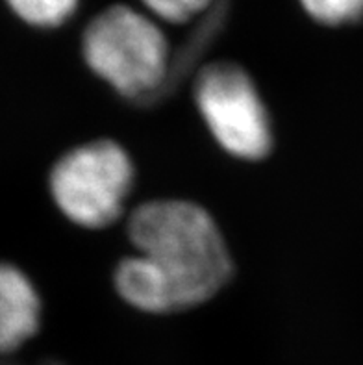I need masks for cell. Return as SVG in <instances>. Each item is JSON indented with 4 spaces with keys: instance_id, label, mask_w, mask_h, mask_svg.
I'll return each instance as SVG.
<instances>
[{
    "instance_id": "1",
    "label": "cell",
    "mask_w": 363,
    "mask_h": 365,
    "mask_svg": "<svg viewBox=\"0 0 363 365\" xmlns=\"http://www.w3.org/2000/svg\"><path fill=\"white\" fill-rule=\"evenodd\" d=\"M128 252L111 282L124 304L150 317H175L215 301L235 274L225 234L203 204L148 199L130 206Z\"/></svg>"
},
{
    "instance_id": "5",
    "label": "cell",
    "mask_w": 363,
    "mask_h": 365,
    "mask_svg": "<svg viewBox=\"0 0 363 365\" xmlns=\"http://www.w3.org/2000/svg\"><path fill=\"white\" fill-rule=\"evenodd\" d=\"M45 304L34 278L0 259V356H11L41 334Z\"/></svg>"
},
{
    "instance_id": "8",
    "label": "cell",
    "mask_w": 363,
    "mask_h": 365,
    "mask_svg": "<svg viewBox=\"0 0 363 365\" xmlns=\"http://www.w3.org/2000/svg\"><path fill=\"white\" fill-rule=\"evenodd\" d=\"M145 8L160 21L170 24H185L200 17L213 0H141Z\"/></svg>"
},
{
    "instance_id": "3",
    "label": "cell",
    "mask_w": 363,
    "mask_h": 365,
    "mask_svg": "<svg viewBox=\"0 0 363 365\" xmlns=\"http://www.w3.org/2000/svg\"><path fill=\"white\" fill-rule=\"evenodd\" d=\"M46 185L52 204L69 225L106 232L126 217L138 171L119 141L98 138L61 154L51 167Z\"/></svg>"
},
{
    "instance_id": "2",
    "label": "cell",
    "mask_w": 363,
    "mask_h": 365,
    "mask_svg": "<svg viewBox=\"0 0 363 365\" xmlns=\"http://www.w3.org/2000/svg\"><path fill=\"white\" fill-rule=\"evenodd\" d=\"M80 52L93 78L130 102L158 95L170 71L165 32L147 14L124 4L102 9L89 21Z\"/></svg>"
},
{
    "instance_id": "6",
    "label": "cell",
    "mask_w": 363,
    "mask_h": 365,
    "mask_svg": "<svg viewBox=\"0 0 363 365\" xmlns=\"http://www.w3.org/2000/svg\"><path fill=\"white\" fill-rule=\"evenodd\" d=\"M6 8L34 30H56L73 19L80 0H4Z\"/></svg>"
},
{
    "instance_id": "7",
    "label": "cell",
    "mask_w": 363,
    "mask_h": 365,
    "mask_svg": "<svg viewBox=\"0 0 363 365\" xmlns=\"http://www.w3.org/2000/svg\"><path fill=\"white\" fill-rule=\"evenodd\" d=\"M304 14L322 26H347L363 19V0H299Z\"/></svg>"
},
{
    "instance_id": "4",
    "label": "cell",
    "mask_w": 363,
    "mask_h": 365,
    "mask_svg": "<svg viewBox=\"0 0 363 365\" xmlns=\"http://www.w3.org/2000/svg\"><path fill=\"white\" fill-rule=\"evenodd\" d=\"M193 106L208 135L226 156L265 162L275 150V123L254 74L237 61H213L198 71Z\"/></svg>"
}]
</instances>
